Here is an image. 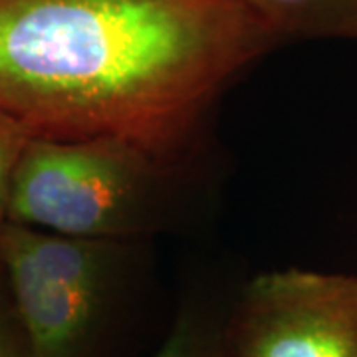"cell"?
I'll use <instances>...</instances> for the list:
<instances>
[{
  "label": "cell",
  "mask_w": 357,
  "mask_h": 357,
  "mask_svg": "<svg viewBox=\"0 0 357 357\" xmlns=\"http://www.w3.org/2000/svg\"><path fill=\"white\" fill-rule=\"evenodd\" d=\"M107 241L6 222L0 262L28 357H88L112 294Z\"/></svg>",
  "instance_id": "3"
},
{
  "label": "cell",
  "mask_w": 357,
  "mask_h": 357,
  "mask_svg": "<svg viewBox=\"0 0 357 357\" xmlns=\"http://www.w3.org/2000/svg\"><path fill=\"white\" fill-rule=\"evenodd\" d=\"M167 173L126 141L30 137L14 167L6 222L88 241L131 234Z\"/></svg>",
  "instance_id": "2"
},
{
  "label": "cell",
  "mask_w": 357,
  "mask_h": 357,
  "mask_svg": "<svg viewBox=\"0 0 357 357\" xmlns=\"http://www.w3.org/2000/svg\"><path fill=\"white\" fill-rule=\"evenodd\" d=\"M230 357H357V276L258 274L222 328Z\"/></svg>",
  "instance_id": "4"
},
{
  "label": "cell",
  "mask_w": 357,
  "mask_h": 357,
  "mask_svg": "<svg viewBox=\"0 0 357 357\" xmlns=\"http://www.w3.org/2000/svg\"><path fill=\"white\" fill-rule=\"evenodd\" d=\"M155 357H230L225 333L195 310L181 312Z\"/></svg>",
  "instance_id": "6"
},
{
  "label": "cell",
  "mask_w": 357,
  "mask_h": 357,
  "mask_svg": "<svg viewBox=\"0 0 357 357\" xmlns=\"http://www.w3.org/2000/svg\"><path fill=\"white\" fill-rule=\"evenodd\" d=\"M0 357H28L24 335L14 332L2 312H0Z\"/></svg>",
  "instance_id": "8"
},
{
  "label": "cell",
  "mask_w": 357,
  "mask_h": 357,
  "mask_svg": "<svg viewBox=\"0 0 357 357\" xmlns=\"http://www.w3.org/2000/svg\"><path fill=\"white\" fill-rule=\"evenodd\" d=\"M30 135L13 117L0 112V230L6 225V203L14 167L24 151Z\"/></svg>",
  "instance_id": "7"
},
{
  "label": "cell",
  "mask_w": 357,
  "mask_h": 357,
  "mask_svg": "<svg viewBox=\"0 0 357 357\" xmlns=\"http://www.w3.org/2000/svg\"><path fill=\"white\" fill-rule=\"evenodd\" d=\"M284 40H357V0H238Z\"/></svg>",
  "instance_id": "5"
},
{
  "label": "cell",
  "mask_w": 357,
  "mask_h": 357,
  "mask_svg": "<svg viewBox=\"0 0 357 357\" xmlns=\"http://www.w3.org/2000/svg\"><path fill=\"white\" fill-rule=\"evenodd\" d=\"M278 44L238 0H0V112L30 137L126 141L169 171Z\"/></svg>",
  "instance_id": "1"
}]
</instances>
